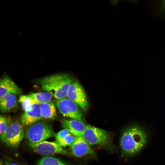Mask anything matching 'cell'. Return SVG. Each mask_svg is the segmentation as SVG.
Here are the masks:
<instances>
[{"mask_svg": "<svg viewBox=\"0 0 165 165\" xmlns=\"http://www.w3.org/2000/svg\"><path fill=\"white\" fill-rule=\"evenodd\" d=\"M24 136L23 126L19 123L15 121L11 123L5 131L0 135L1 140L11 147L18 146Z\"/></svg>", "mask_w": 165, "mask_h": 165, "instance_id": "obj_4", "label": "cell"}, {"mask_svg": "<svg viewBox=\"0 0 165 165\" xmlns=\"http://www.w3.org/2000/svg\"><path fill=\"white\" fill-rule=\"evenodd\" d=\"M82 136L90 145L105 146L110 140L107 131L89 125H86Z\"/></svg>", "mask_w": 165, "mask_h": 165, "instance_id": "obj_5", "label": "cell"}, {"mask_svg": "<svg viewBox=\"0 0 165 165\" xmlns=\"http://www.w3.org/2000/svg\"><path fill=\"white\" fill-rule=\"evenodd\" d=\"M0 165H2V164H1V163L0 161Z\"/></svg>", "mask_w": 165, "mask_h": 165, "instance_id": "obj_22", "label": "cell"}, {"mask_svg": "<svg viewBox=\"0 0 165 165\" xmlns=\"http://www.w3.org/2000/svg\"><path fill=\"white\" fill-rule=\"evenodd\" d=\"M7 165H19L14 163H7Z\"/></svg>", "mask_w": 165, "mask_h": 165, "instance_id": "obj_21", "label": "cell"}, {"mask_svg": "<svg viewBox=\"0 0 165 165\" xmlns=\"http://www.w3.org/2000/svg\"><path fill=\"white\" fill-rule=\"evenodd\" d=\"M11 123L10 117L0 115V135L5 131Z\"/></svg>", "mask_w": 165, "mask_h": 165, "instance_id": "obj_19", "label": "cell"}, {"mask_svg": "<svg viewBox=\"0 0 165 165\" xmlns=\"http://www.w3.org/2000/svg\"><path fill=\"white\" fill-rule=\"evenodd\" d=\"M62 125L64 129L68 130L76 137L82 136L86 126L81 120L74 119H64Z\"/></svg>", "mask_w": 165, "mask_h": 165, "instance_id": "obj_12", "label": "cell"}, {"mask_svg": "<svg viewBox=\"0 0 165 165\" xmlns=\"http://www.w3.org/2000/svg\"><path fill=\"white\" fill-rule=\"evenodd\" d=\"M42 118L39 105L35 103L32 110L24 112L21 117L20 120L23 125L28 126H31Z\"/></svg>", "mask_w": 165, "mask_h": 165, "instance_id": "obj_10", "label": "cell"}, {"mask_svg": "<svg viewBox=\"0 0 165 165\" xmlns=\"http://www.w3.org/2000/svg\"><path fill=\"white\" fill-rule=\"evenodd\" d=\"M72 154L74 156L80 157L86 155L94 156L95 153L90 145L82 136L76 137L75 141L70 146Z\"/></svg>", "mask_w": 165, "mask_h": 165, "instance_id": "obj_9", "label": "cell"}, {"mask_svg": "<svg viewBox=\"0 0 165 165\" xmlns=\"http://www.w3.org/2000/svg\"><path fill=\"white\" fill-rule=\"evenodd\" d=\"M28 95L39 105L51 101L52 97L50 93L45 91L33 93Z\"/></svg>", "mask_w": 165, "mask_h": 165, "instance_id": "obj_16", "label": "cell"}, {"mask_svg": "<svg viewBox=\"0 0 165 165\" xmlns=\"http://www.w3.org/2000/svg\"><path fill=\"white\" fill-rule=\"evenodd\" d=\"M40 109L42 118L53 119L57 116L55 104L52 101L39 105Z\"/></svg>", "mask_w": 165, "mask_h": 165, "instance_id": "obj_15", "label": "cell"}, {"mask_svg": "<svg viewBox=\"0 0 165 165\" xmlns=\"http://www.w3.org/2000/svg\"><path fill=\"white\" fill-rule=\"evenodd\" d=\"M18 101L20 104L24 112L32 110L34 105L36 103L28 95H20L19 97Z\"/></svg>", "mask_w": 165, "mask_h": 165, "instance_id": "obj_17", "label": "cell"}, {"mask_svg": "<svg viewBox=\"0 0 165 165\" xmlns=\"http://www.w3.org/2000/svg\"><path fill=\"white\" fill-rule=\"evenodd\" d=\"M74 80L69 74L59 73L45 77L40 81L42 90L57 99L66 98L68 88Z\"/></svg>", "mask_w": 165, "mask_h": 165, "instance_id": "obj_2", "label": "cell"}, {"mask_svg": "<svg viewBox=\"0 0 165 165\" xmlns=\"http://www.w3.org/2000/svg\"><path fill=\"white\" fill-rule=\"evenodd\" d=\"M76 136L68 130L64 129L59 131L56 135V142L61 147L70 146L75 141Z\"/></svg>", "mask_w": 165, "mask_h": 165, "instance_id": "obj_14", "label": "cell"}, {"mask_svg": "<svg viewBox=\"0 0 165 165\" xmlns=\"http://www.w3.org/2000/svg\"><path fill=\"white\" fill-rule=\"evenodd\" d=\"M158 4L159 5L156 9V11L158 13L165 18V0L160 1Z\"/></svg>", "mask_w": 165, "mask_h": 165, "instance_id": "obj_20", "label": "cell"}, {"mask_svg": "<svg viewBox=\"0 0 165 165\" xmlns=\"http://www.w3.org/2000/svg\"><path fill=\"white\" fill-rule=\"evenodd\" d=\"M21 91L20 88L9 77L5 76L0 79V99L9 93L19 95Z\"/></svg>", "mask_w": 165, "mask_h": 165, "instance_id": "obj_11", "label": "cell"}, {"mask_svg": "<svg viewBox=\"0 0 165 165\" xmlns=\"http://www.w3.org/2000/svg\"><path fill=\"white\" fill-rule=\"evenodd\" d=\"M16 95L12 93L7 94L0 99V112L7 113L13 109L16 105Z\"/></svg>", "mask_w": 165, "mask_h": 165, "instance_id": "obj_13", "label": "cell"}, {"mask_svg": "<svg viewBox=\"0 0 165 165\" xmlns=\"http://www.w3.org/2000/svg\"><path fill=\"white\" fill-rule=\"evenodd\" d=\"M54 135L52 126L45 122H37L28 128L25 137L29 143H37L50 138Z\"/></svg>", "mask_w": 165, "mask_h": 165, "instance_id": "obj_3", "label": "cell"}, {"mask_svg": "<svg viewBox=\"0 0 165 165\" xmlns=\"http://www.w3.org/2000/svg\"><path fill=\"white\" fill-rule=\"evenodd\" d=\"M55 105L60 112L64 116L72 119L82 121V113L78 106L72 101L66 98L57 100Z\"/></svg>", "mask_w": 165, "mask_h": 165, "instance_id": "obj_7", "label": "cell"}, {"mask_svg": "<svg viewBox=\"0 0 165 165\" xmlns=\"http://www.w3.org/2000/svg\"><path fill=\"white\" fill-rule=\"evenodd\" d=\"M66 97L84 110L87 109L88 102L85 91L79 82L74 81L69 86Z\"/></svg>", "mask_w": 165, "mask_h": 165, "instance_id": "obj_6", "label": "cell"}, {"mask_svg": "<svg viewBox=\"0 0 165 165\" xmlns=\"http://www.w3.org/2000/svg\"><path fill=\"white\" fill-rule=\"evenodd\" d=\"M38 165H68L61 160L51 156L44 157L41 159Z\"/></svg>", "mask_w": 165, "mask_h": 165, "instance_id": "obj_18", "label": "cell"}, {"mask_svg": "<svg viewBox=\"0 0 165 165\" xmlns=\"http://www.w3.org/2000/svg\"><path fill=\"white\" fill-rule=\"evenodd\" d=\"M148 138L147 132L138 125H133L127 128L120 140L123 154L127 156L138 154L145 146Z\"/></svg>", "mask_w": 165, "mask_h": 165, "instance_id": "obj_1", "label": "cell"}, {"mask_svg": "<svg viewBox=\"0 0 165 165\" xmlns=\"http://www.w3.org/2000/svg\"><path fill=\"white\" fill-rule=\"evenodd\" d=\"M29 144L35 152L40 154L46 155L67 154L66 151L57 142L44 141L37 143H29Z\"/></svg>", "mask_w": 165, "mask_h": 165, "instance_id": "obj_8", "label": "cell"}]
</instances>
